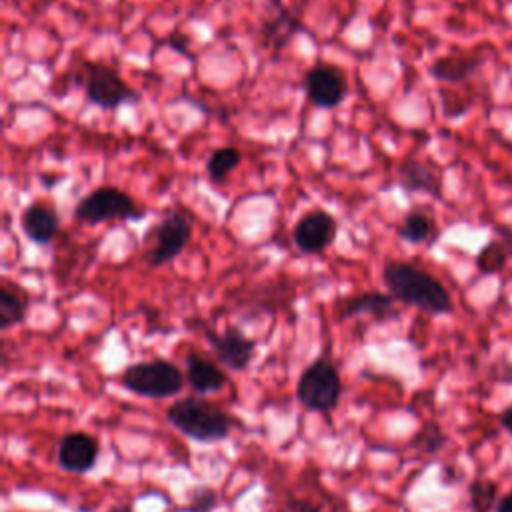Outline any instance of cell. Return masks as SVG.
Here are the masks:
<instances>
[{
  "mask_svg": "<svg viewBox=\"0 0 512 512\" xmlns=\"http://www.w3.org/2000/svg\"><path fill=\"white\" fill-rule=\"evenodd\" d=\"M286 512H320V506H316L310 500H302V498H288V506Z\"/></svg>",
  "mask_w": 512,
  "mask_h": 512,
  "instance_id": "cell-25",
  "label": "cell"
},
{
  "mask_svg": "<svg viewBox=\"0 0 512 512\" xmlns=\"http://www.w3.org/2000/svg\"><path fill=\"white\" fill-rule=\"evenodd\" d=\"M446 442V434L436 426V424H426L420 432H416L412 444L416 450L426 452V454H434L438 450H442Z\"/></svg>",
  "mask_w": 512,
  "mask_h": 512,
  "instance_id": "cell-23",
  "label": "cell"
},
{
  "mask_svg": "<svg viewBox=\"0 0 512 512\" xmlns=\"http://www.w3.org/2000/svg\"><path fill=\"white\" fill-rule=\"evenodd\" d=\"M30 308V294L14 280H0V328L8 330L24 322Z\"/></svg>",
  "mask_w": 512,
  "mask_h": 512,
  "instance_id": "cell-17",
  "label": "cell"
},
{
  "mask_svg": "<svg viewBox=\"0 0 512 512\" xmlns=\"http://www.w3.org/2000/svg\"><path fill=\"white\" fill-rule=\"evenodd\" d=\"M78 84L84 90L88 102L104 108L114 110L120 104H138L142 94L136 92L116 68L96 62V60H82L76 72Z\"/></svg>",
  "mask_w": 512,
  "mask_h": 512,
  "instance_id": "cell-3",
  "label": "cell"
},
{
  "mask_svg": "<svg viewBox=\"0 0 512 512\" xmlns=\"http://www.w3.org/2000/svg\"><path fill=\"white\" fill-rule=\"evenodd\" d=\"M54 0H32V4L38 8V10H42V8H46L48 4H52Z\"/></svg>",
  "mask_w": 512,
  "mask_h": 512,
  "instance_id": "cell-28",
  "label": "cell"
},
{
  "mask_svg": "<svg viewBox=\"0 0 512 512\" xmlns=\"http://www.w3.org/2000/svg\"><path fill=\"white\" fill-rule=\"evenodd\" d=\"M110 512H132V508H130V506H116V508H112Z\"/></svg>",
  "mask_w": 512,
  "mask_h": 512,
  "instance_id": "cell-29",
  "label": "cell"
},
{
  "mask_svg": "<svg viewBox=\"0 0 512 512\" xmlns=\"http://www.w3.org/2000/svg\"><path fill=\"white\" fill-rule=\"evenodd\" d=\"M302 90L314 106L332 110L348 96V78L340 66L316 62L304 72Z\"/></svg>",
  "mask_w": 512,
  "mask_h": 512,
  "instance_id": "cell-8",
  "label": "cell"
},
{
  "mask_svg": "<svg viewBox=\"0 0 512 512\" xmlns=\"http://www.w3.org/2000/svg\"><path fill=\"white\" fill-rule=\"evenodd\" d=\"M166 420L186 438L204 444L228 438L236 426L230 414L196 396H186L172 402L166 410Z\"/></svg>",
  "mask_w": 512,
  "mask_h": 512,
  "instance_id": "cell-2",
  "label": "cell"
},
{
  "mask_svg": "<svg viewBox=\"0 0 512 512\" xmlns=\"http://www.w3.org/2000/svg\"><path fill=\"white\" fill-rule=\"evenodd\" d=\"M398 182L408 192H426L434 198L442 196L440 174L418 158H406L398 166Z\"/></svg>",
  "mask_w": 512,
  "mask_h": 512,
  "instance_id": "cell-15",
  "label": "cell"
},
{
  "mask_svg": "<svg viewBox=\"0 0 512 512\" xmlns=\"http://www.w3.org/2000/svg\"><path fill=\"white\" fill-rule=\"evenodd\" d=\"M470 508L472 512H492L498 504V484L486 478H476L472 480L470 488Z\"/></svg>",
  "mask_w": 512,
  "mask_h": 512,
  "instance_id": "cell-22",
  "label": "cell"
},
{
  "mask_svg": "<svg viewBox=\"0 0 512 512\" xmlns=\"http://www.w3.org/2000/svg\"><path fill=\"white\" fill-rule=\"evenodd\" d=\"M146 240H148V252L144 256V262L150 268H160L164 264H170L190 244L192 220L184 210L172 208L164 214V218H160L150 228V234Z\"/></svg>",
  "mask_w": 512,
  "mask_h": 512,
  "instance_id": "cell-7",
  "label": "cell"
},
{
  "mask_svg": "<svg viewBox=\"0 0 512 512\" xmlns=\"http://www.w3.org/2000/svg\"><path fill=\"white\" fill-rule=\"evenodd\" d=\"M510 256H512V250L506 246V242L490 240V242H486L478 250V254H476V268L482 274H496V272H500L506 266Z\"/></svg>",
  "mask_w": 512,
  "mask_h": 512,
  "instance_id": "cell-21",
  "label": "cell"
},
{
  "mask_svg": "<svg viewBox=\"0 0 512 512\" xmlns=\"http://www.w3.org/2000/svg\"><path fill=\"white\" fill-rule=\"evenodd\" d=\"M394 296L390 292H362L350 298H344L336 304V318L338 320H346L352 316H374L378 320H386L390 316H394Z\"/></svg>",
  "mask_w": 512,
  "mask_h": 512,
  "instance_id": "cell-13",
  "label": "cell"
},
{
  "mask_svg": "<svg viewBox=\"0 0 512 512\" xmlns=\"http://www.w3.org/2000/svg\"><path fill=\"white\" fill-rule=\"evenodd\" d=\"M144 214V206H140L128 192L114 186H100L90 190L76 202L72 210L74 220L90 226L110 220H142Z\"/></svg>",
  "mask_w": 512,
  "mask_h": 512,
  "instance_id": "cell-6",
  "label": "cell"
},
{
  "mask_svg": "<svg viewBox=\"0 0 512 512\" xmlns=\"http://www.w3.org/2000/svg\"><path fill=\"white\" fill-rule=\"evenodd\" d=\"M300 32H304V24L300 22V18L288 6H284L280 0H276L274 16L270 20H266L260 36L270 46V50L276 54Z\"/></svg>",
  "mask_w": 512,
  "mask_h": 512,
  "instance_id": "cell-16",
  "label": "cell"
},
{
  "mask_svg": "<svg viewBox=\"0 0 512 512\" xmlns=\"http://www.w3.org/2000/svg\"><path fill=\"white\" fill-rule=\"evenodd\" d=\"M100 454L98 440L86 432H70L58 444V464L66 472L84 474L96 466Z\"/></svg>",
  "mask_w": 512,
  "mask_h": 512,
  "instance_id": "cell-11",
  "label": "cell"
},
{
  "mask_svg": "<svg viewBox=\"0 0 512 512\" xmlns=\"http://www.w3.org/2000/svg\"><path fill=\"white\" fill-rule=\"evenodd\" d=\"M396 232L404 242L410 244H432L440 234L436 220L422 210L406 212Z\"/></svg>",
  "mask_w": 512,
  "mask_h": 512,
  "instance_id": "cell-19",
  "label": "cell"
},
{
  "mask_svg": "<svg viewBox=\"0 0 512 512\" xmlns=\"http://www.w3.org/2000/svg\"><path fill=\"white\" fill-rule=\"evenodd\" d=\"M184 374L188 380V386L196 394H214L220 392L226 384L224 372L206 356L198 352H188L184 360Z\"/></svg>",
  "mask_w": 512,
  "mask_h": 512,
  "instance_id": "cell-14",
  "label": "cell"
},
{
  "mask_svg": "<svg viewBox=\"0 0 512 512\" xmlns=\"http://www.w3.org/2000/svg\"><path fill=\"white\" fill-rule=\"evenodd\" d=\"M218 504V496L210 486H196L190 494L188 512H212Z\"/></svg>",
  "mask_w": 512,
  "mask_h": 512,
  "instance_id": "cell-24",
  "label": "cell"
},
{
  "mask_svg": "<svg viewBox=\"0 0 512 512\" xmlns=\"http://www.w3.org/2000/svg\"><path fill=\"white\" fill-rule=\"evenodd\" d=\"M494 512H512V492L502 496L494 508Z\"/></svg>",
  "mask_w": 512,
  "mask_h": 512,
  "instance_id": "cell-27",
  "label": "cell"
},
{
  "mask_svg": "<svg viewBox=\"0 0 512 512\" xmlns=\"http://www.w3.org/2000/svg\"><path fill=\"white\" fill-rule=\"evenodd\" d=\"M206 340L218 362L232 372H244L254 358L256 342L236 326H228L224 332L206 330Z\"/></svg>",
  "mask_w": 512,
  "mask_h": 512,
  "instance_id": "cell-10",
  "label": "cell"
},
{
  "mask_svg": "<svg viewBox=\"0 0 512 512\" xmlns=\"http://www.w3.org/2000/svg\"><path fill=\"white\" fill-rule=\"evenodd\" d=\"M482 64L480 56H442L432 62L430 66V76L438 82L444 84H460L468 80L478 66Z\"/></svg>",
  "mask_w": 512,
  "mask_h": 512,
  "instance_id": "cell-18",
  "label": "cell"
},
{
  "mask_svg": "<svg viewBox=\"0 0 512 512\" xmlns=\"http://www.w3.org/2000/svg\"><path fill=\"white\" fill-rule=\"evenodd\" d=\"M242 154L234 146L214 148L206 160V176L212 184H222L240 164Z\"/></svg>",
  "mask_w": 512,
  "mask_h": 512,
  "instance_id": "cell-20",
  "label": "cell"
},
{
  "mask_svg": "<svg viewBox=\"0 0 512 512\" xmlns=\"http://www.w3.org/2000/svg\"><path fill=\"white\" fill-rule=\"evenodd\" d=\"M336 234V218L330 212L316 208L298 218L292 228V242L302 254H320L336 240Z\"/></svg>",
  "mask_w": 512,
  "mask_h": 512,
  "instance_id": "cell-9",
  "label": "cell"
},
{
  "mask_svg": "<svg viewBox=\"0 0 512 512\" xmlns=\"http://www.w3.org/2000/svg\"><path fill=\"white\" fill-rule=\"evenodd\" d=\"M500 426H502L508 434H512V406H508V408H504V410L500 412Z\"/></svg>",
  "mask_w": 512,
  "mask_h": 512,
  "instance_id": "cell-26",
  "label": "cell"
},
{
  "mask_svg": "<svg viewBox=\"0 0 512 512\" xmlns=\"http://www.w3.org/2000/svg\"><path fill=\"white\" fill-rule=\"evenodd\" d=\"M184 372L166 358L134 362L120 374V384L142 398H170L184 386Z\"/></svg>",
  "mask_w": 512,
  "mask_h": 512,
  "instance_id": "cell-4",
  "label": "cell"
},
{
  "mask_svg": "<svg viewBox=\"0 0 512 512\" xmlns=\"http://www.w3.org/2000/svg\"><path fill=\"white\" fill-rule=\"evenodd\" d=\"M20 228L34 244H50L60 232V216L50 202L28 204L20 214Z\"/></svg>",
  "mask_w": 512,
  "mask_h": 512,
  "instance_id": "cell-12",
  "label": "cell"
},
{
  "mask_svg": "<svg viewBox=\"0 0 512 512\" xmlns=\"http://www.w3.org/2000/svg\"><path fill=\"white\" fill-rule=\"evenodd\" d=\"M382 282L394 300L414 306L426 314H448L454 308L446 286L412 262H386L382 268Z\"/></svg>",
  "mask_w": 512,
  "mask_h": 512,
  "instance_id": "cell-1",
  "label": "cell"
},
{
  "mask_svg": "<svg viewBox=\"0 0 512 512\" xmlns=\"http://www.w3.org/2000/svg\"><path fill=\"white\" fill-rule=\"evenodd\" d=\"M340 396V370L328 356H318L302 370L296 384V398L306 410L328 414L338 406Z\"/></svg>",
  "mask_w": 512,
  "mask_h": 512,
  "instance_id": "cell-5",
  "label": "cell"
}]
</instances>
